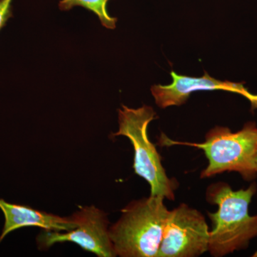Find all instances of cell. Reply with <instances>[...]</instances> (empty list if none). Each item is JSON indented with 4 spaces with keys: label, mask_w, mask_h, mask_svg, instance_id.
<instances>
[{
    "label": "cell",
    "mask_w": 257,
    "mask_h": 257,
    "mask_svg": "<svg viewBox=\"0 0 257 257\" xmlns=\"http://www.w3.org/2000/svg\"><path fill=\"white\" fill-rule=\"evenodd\" d=\"M256 191L254 183L238 191L223 182L208 187V202L219 208L216 212L208 214L213 224L208 250L211 256H224L242 249L257 236V215L248 214V205Z\"/></svg>",
    "instance_id": "1"
},
{
    "label": "cell",
    "mask_w": 257,
    "mask_h": 257,
    "mask_svg": "<svg viewBox=\"0 0 257 257\" xmlns=\"http://www.w3.org/2000/svg\"><path fill=\"white\" fill-rule=\"evenodd\" d=\"M163 197L150 195L133 201L109 226L115 254L120 257H157L169 211Z\"/></svg>",
    "instance_id": "2"
},
{
    "label": "cell",
    "mask_w": 257,
    "mask_h": 257,
    "mask_svg": "<svg viewBox=\"0 0 257 257\" xmlns=\"http://www.w3.org/2000/svg\"><path fill=\"white\" fill-rule=\"evenodd\" d=\"M203 143L176 142L162 135L164 145H187L201 149L209 161V165L201 173V178H208L224 172H237L246 180L255 178V156L257 151V126L248 122L237 133L229 128L216 126L206 135Z\"/></svg>",
    "instance_id": "3"
},
{
    "label": "cell",
    "mask_w": 257,
    "mask_h": 257,
    "mask_svg": "<svg viewBox=\"0 0 257 257\" xmlns=\"http://www.w3.org/2000/svg\"><path fill=\"white\" fill-rule=\"evenodd\" d=\"M118 114L119 130L113 136L126 137L131 142L135 151L133 168L135 174L150 184V195L175 200L178 183L167 175L160 154L147 133L149 124L157 118L156 112L150 106L133 109L122 105Z\"/></svg>",
    "instance_id": "4"
},
{
    "label": "cell",
    "mask_w": 257,
    "mask_h": 257,
    "mask_svg": "<svg viewBox=\"0 0 257 257\" xmlns=\"http://www.w3.org/2000/svg\"><path fill=\"white\" fill-rule=\"evenodd\" d=\"M210 231L204 215L186 204L169 211L157 257H195L209 250Z\"/></svg>",
    "instance_id": "5"
},
{
    "label": "cell",
    "mask_w": 257,
    "mask_h": 257,
    "mask_svg": "<svg viewBox=\"0 0 257 257\" xmlns=\"http://www.w3.org/2000/svg\"><path fill=\"white\" fill-rule=\"evenodd\" d=\"M72 219L77 228L68 231L44 230L37 237L39 249L47 250L57 243L72 242L99 257H114L109 236L107 214L94 206L79 207Z\"/></svg>",
    "instance_id": "6"
},
{
    "label": "cell",
    "mask_w": 257,
    "mask_h": 257,
    "mask_svg": "<svg viewBox=\"0 0 257 257\" xmlns=\"http://www.w3.org/2000/svg\"><path fill=\"white\" fill-rule=\"evenodd\" d=\"M170 74L172 84L169 85L157 84L151 88L157 105L162 109L182 105L187 101L192 93L203 90H222L236 93L247 98L253 107H257V95L248 92L243 87V83L219 80L210 77L207 72H204V76L200 78L180 75L173 71Z\"/></svg>",
    "instance_id": "7"
},
{
    "label": "cell",
    "mask_w": 257,
    "mask_h": 257,
    "mask_svg": "<svg viewBox=\"0 0 257 257\" xmlns=\"http://www.w3.org/2000/svg\"><path fill=\"white\" fill-rule=\"evenodd\" d=\"M0 209L5 216V225L0 243L5 236L15 230L26 226H37L47 231H68L77 228L72 217H62L36 210L28 206L20 205L0 199Z\"/></svg>",
    "instance_id": "8"
},
{
    "label": "cell",
    "mask_w": 257,
    "mask_h": 257,
    "mask_svg": "<svg viewBox=\"0 0 257 257\" xmlns=\"http://www.w3.org/2000/svg\"><path fill=\"white\" fill-rule=\"evenodd\" d=\"M109 1L110 0H62L59 4V8L61 10L67 11L74 7H82L94 13L104 28L114 30L116 28L117 20L108 13L106 5Z\"/></svg>",
    "instance_id": "9"
},
{
    "label": "cell",
    "mask_w": 257,
    "mask_h": 257,
    "mask_svg": "<svg viewBox=\"0 0 257 257\" xmlns=\"http://www.w3.org/2000/svg\"><path fill=\"white\" fill-rule=\"evenodd\" d=\"M13 0H0V30L4 27L12 16V3Z\"/></svg>",
    "instance_id": "10"
},
{
    "label": "cell",
    "mask_w": 257,
    "mask_h": 257,
    "mask_svg": "<svg viewBox=\"0 0 257 257\" xmlns=\"http://www.w3.org/2000/svg\"><path fill=\"white\" fill-rule=\"evenodd\" d=\"M254 163H255V167H256V170L257 172V151H256V156H255Z\"/></svg>",
    "instance_id": "11"
},
{
    "label": "cell",
    "mask_w": 257,
    "mask_h": 257,
    "mask_svg": "<svg viewBox=\"0 0 257 257\" xmlns=\"http://www.w3.org/2000/svg\"><path fill=\"white\" fill-rule=\"evenodd\" d=\"M253 257H257V251L254 253V254L253 255Z\"/></svg>",
    "instance_id": "12"
}]
</instances>
